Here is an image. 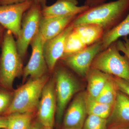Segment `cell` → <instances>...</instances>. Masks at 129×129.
Here are the masks:
<instances>
[{"mask_svg": "<svg viewBox=\"0 0 129 129\" xmlns=\"http://www.w3.org/2000/svg\"><path fill=\"white\" fill-rule=\"evenodd\" d=\"M129 13V0H117L89 8L76 16L72 23L74 26L85 23L97 24L105 34L118 25Z\"/></svg>", "mask_w": 129, "mask_h": 129, "instance_id": "6da1fadb", "label": "cell"}, {"mask_svg": "<svg viewBox=\"0 0 129 129\" xmlns=\"http://www.w3.org/2000/svg\"><path fill=\"white\" fill-rule=\"evenodd\" d=\"M0 58V84L6 89L12 88L15 79L23 75V69L16 41L12 32L5 31Z\"/></svg>", "mask_w": 129, "mask_h": 129, "instance_id": "7a4b0ae2", "label": "cell"}, {"mask_svg": "<svg viewBox=\"0 0 129 129\" xmlns=\"http://www.w3.org/2000/svg\"><path fill=\"white\" fill-rule=\"evenodd\" d=\"M48 78L47 74L39 78H30L16 90L4 115L7 116L13 113L33 112L38 107L42 90Z\"/></svg>", "mask_w": 129, "mask_h": 129, "instance_id": "3957f363", "label": "cell"}, {"mask_svg": "<svg viewBox=\"0 0 129 129\" xmlns=\"http://www.w3.org/2000/svg\"><path fill=\"white\" fill-rule=\"evenodd\" d=\"M91 68L129 82V60L120 54L116 42L97 55Z\"/></svg>", "mask_w": 129, "mask_h": 129, "instance_id": "277c9868", "label": "cell"}, {"mask_svg": "<svg viewBox=\"0 0 129 129\" xmlns=\"http://www.w3.org/2000/svg\"><path fill=\"white\" fill-rule=\"evenodd\" d=\"M54 79L56 98V119L60 124L66 107L72 97L80 89V85L73 75L63 67L56 70Z\"/></svg>", "mask_w": 129, "mask_h": 129, "instance_id": "5b68a950", "label": "cell"}, {"mask_svg": "<svg viewBox=\"0 0 129 129\" xmlns=\"http://www.w3.org/2000/svg\"><path fill=\"white\" fill-rule=\"evenodd\" d=\"M42 9L40 6L33 3L24 14L21 31L16 40L17 49L22 59L26 55L32 39L39 31L40 23L42 18Z\"/></svg>", "mask_w": 129, "mask_h": 129, "instance_id": "8992f818", "label": "cell"}, {"mask_svg": "<svg viewBox=\"0 0 129 129\" xmlns=\"http://www.w3.org/2000/svg\"><path fill=\"white\" fill-rule=\"evenodd\" d=\"M102 51V41L88 46L76 53L63 56L61 58L65 65L82 77H85L93 60Z\"/></svg>", "mask_w": 129, "mask_h": 129, "instance_id": "52a82bcc", "label": "cell"}, {"mask_svg": "<svg viewBox=\"0 0 129 129\" xmlns=\"http://www.w3.org/2000/svg\"><path fill=\"white\" fill-rule=\"evenodd\" d=\"M37 107L38 121L45 128L53 129L56 109L54 79L48 80L44 86Z\"/></svg>", "mask_w": 129, "mask_h": 129, "instance_id": "ba28073f", "label": "cell"}, {"mask_svg": "<svg viewBox=\"0 0 129 129\" xmlns=\"http://www.w3.org/2000/svg\"><path fill=\"white\" fill-rule=\"evenodd\" d=\"M45 42L39 31L30 42L32 55L29 61L23 69V80H26L28 77L39 78L46 74L48 71L43 52Z\"/></svg>", "mask_w": 129, "mask_h": 129, "instance_id": "9c48e42d", "label": "cell"}, {"mask_svg": "<svg viewBox=\"0 0 129 129\" xmlns=\"http://www.w3.org/2000/svg\"><path fill=\"white\" fill-rule=\"evenodd\" d=\"M32 0L13 5L0 6V24L16 37H18L24 14L33 5Z\"/></svg>", "mask_w": 129, "mask_h": 129, "instance_id": "30bf717a", "label": "cell"}, {"mask_svg": "<svg viewBox=\"0 0 129 129\" xmlns=\"http://www.w3.org/2000/svg\"><path fill=\"white\" fill-rule=\"evenodd\" d=\"M86 101V92H80L75 96L63 119L64 129H82L88 115Z\"/></svg>", "mask_w": 129, "mask_h": 129, "instance_id": "8fae6325", "label": "cell"}, {"mask_svg": "<svg viewBox=\"0 0 129 129\" xmlns=\"http://www.w3.org/2000/svg\"><path fill=\"white\" fill-rule=\"evenodd\" d=\"M73 28L74 25L72 23L60 34L44 42L43 52L48 70L50 72L54 70L58 61L63 56L66 38Z\"/></svg>", "mask_w": 129, "mask_h": 129, "instance_id": "7c38bea8", "label": "cell"}, {"mask_svg": "<svg viewBox=\"0 0 129 129\" xmlns=\"http://www.w3.org/2000/svg\"><path fill=\"white\" fill-rule=\"evenodd\" d=\"M108 129L129 127V97L118 90L111 114L107 119Z\"/></svg>", "mask_w": 129, "mask_h": 129, "instance_id": "4fadbf2b", "label": "cell"}, {"mask_svg": "<svg viewBox=\"0 0 129 129\" xmlns=\"http://www.w3.org/2000/svg\"><path fill=\"white\" fill-rule=\"evenodd\" d=\"M77 0H57L50 6H45L42 9V17L78 15L89 8L84 5L79 6Z\"/></svg>", "mask_w": 129, "mask_h": 129, "instance_id": "5bb4252c", "label": "cell"}, {"mask_svg": "<svg viewBox=\"0 0 129 129\" xmlns=\"http://www.w3.org/2000/svg\"><path fill=\"white\" fill-rule=\"evenodd\" d=\"M78 15L42 18L39 32L45 41L60 34L76 18Z\"/></svg>", "mask_w": 129, "mask_h": 129, "instance_id": "9a60e30c", "label": "cell"}, {"mask_svg": "<svg viewBox=\"0 0 129 129\" xmlns=\"http://www.w3.org/2000/svg\"><path fill=\"white\" fill-rule=\"evenodd\" d=\"M111 76L98 70L91 68L86 76L88 82L86 92L87 98L95 99Z\"/></svg>", "mask_w": 129, "mask_h": 129, "instance_id": "2e32d148", "label": "cell"}, {"mask_svg": "<svg viewBox=\"0 0 129 129\" xmlns=\"http://www.w3.org/2000/svg\"><path fill=\"white\" fill-rule=\"evenodd\" d=\"M74 29L87 46L102 41L105 34L101 26L95 24H80L74 26Z\"/></svg>", "mask_w": 129, "mask_h": 129, "instance_id": "e0dca14e", "label": "cell"}, {"mask_svg": "<svg viewBox=\"0 0 129 129\" xmlns=\"http://www.w3.org/2000/svg\"><path fill=\"white\" fill-rule=\"evenodd\" d=\"M129 35V13L118 25L104 34L102 40V50L106 49L121 37Z\"/></svg>", "mask_w": 129, "mask_h": 129, "instance_id": "ac0fdd59", "label": "cell"}, {"mask_svg": "<svg viewBox=\"0 0 129 129\" xmlns=\"http://www.w3.org/2000/svg\"><path fill=\"white\" fill-rule=\"evenodd\" d=\"M7 117V129H31L32 128L33 112L13 113Z\"/></svg>", "mask_w": 129, "mask_h": 129, "instance_id": "d6986e66", "label": "cell"}, {"mask_svg": "<svg viewBox=\"0 0 129 129\" xmlns=\"http://www.w3.org/2000/svg\"><path fill=\"white\" fill-rule=\"evenodd\" d=\"M118 90L113 77L111 76L95 100L99 102L113 106Z\"/></svg>", "mask_w": 129, "mask_h": 129, "instance_id": "ffe728a7", "label": "cell"}, {"mask_svg": "<svg viewBox=\"0 0 129 129\" xmlns=\"http://www.w3.org/2000/svg\"><path fill=\"white\" fill-rule=\"evenodd\" d=\"M87 46L73 28L66 38L63 56L76 53Z\"/></svg>", "mask_w": 129, "mask_h": 129, "instance_id": "44dd1931", "label": "cell"}, {"mask_svg": "<svg viewBox=\"0 0 129 129\" xmlns=\"http://www.w3.org/2000/svg\"><path fill=\"white\" fill-rule=\"evenodd\" d=\"M113 106L97 101L87 97L86 108L88 115H93L107 119L111 114Z\"/></svg>", "mask_w": 129, "mask_h": 129, "instance_id": "7402d4cb", "label": "cell"}, {"mask_svg": "<svg viewBox=\"0 0 129 129\" xmlns=\"http://www.w3.org/2000/svg\"><path fill=\"white\" fill-rule=\"evenodd\" d=\"M82 129H108L107 119L88 115Z\"/></svg>", "mask_w": 129, "mask_h": 129, "instance_id": "603a6c76", "label": "cell"}, {"mask_svg": "<svg viewBox=\"0 0 129 129\" xmlns=\"http://www.w3.org/2000/svg\"><path fill=\"white\" fill-rule=\"evenodd\" d=\"M13 96L10 92L0 89V115L4 114L9 107Z\"/></svg>", "mask_w": 129, "mask_h": 129, "instance_id": "cb8c5ba5", "label": "cell"}, {"mask_svg": "<svg viewBox=\"0 0 129 129\" xmlns=\"http://www.w3.org/2000/svg\"><path fill=\"white\" fill-rule=\"evenodd\" d=\"M123 39L116 41L117 47L119 51L123 53L129 60V38L125 36L123 37Z\"/></svg>", "mask_w": 129, "mask_h": 129, "instance_id": "d4e9b609", "label": "cell"}, {"mask_svg": "<svg viewBox=\"0 0 129 129\" xmlns=\"http://www.w3.org/2000/svg\"><path fill=\"white\" fill-rule=\"evenodd\" d=\"M113 78L118 90L129 96V82L118 77Z\"/></svg>", "mask_w": 129, "mask_h": 129, "instance_id": "484cf974", "label": "cell"}, {"mask_svg": "<svg viewBox=\"0 0 129 129\" xmlns=\"http://www.w3.org/2000/svg\"><path fill=\"white\" fill-rule=\"evenodd\" d=\"M107 0H85L84 5L92 8L106 2Z\"/></svg>", "mask_w": 129, "mask_h": 129, "instance_id": "4316f807", "label": "cell"}, {"mask_svg": "<svg viewBox=\"0 0 129 129\" xmlns=\"http://www.w3.org/2000/svg\"><path fill=\"white\" fill-rule=\"evenodd\" d=\"M29 1L31 0H0V6L18 4Z\"/></svg>", "mask_w": 129, "mask_h": 129, "instance_id": "83f0119b", "label": "cell"}, {"mask_svg": "<svg viewBox=\"0 0 129 129\" xmlns=\"http://www.w3.org/2000/svg\"><path fill=\"white\" fill-rule=\"evenodd\" d=\"M7 117H0V129H7Z\"/></svg>", "mask_w": 129, "mask_h": 129, "instance_id": "f1b7e54d", "label": "cell"}, {"mask_svg": "<svg viewBox=\"0 0 129 129\" xmlns=\"http://www.w3.org/2000/svg\"><path fill=\"white\" fill-rule=\"evenodd\" d=\"M34 4L39 5L43 8L46 6V0H32Z\"/></svg>", "mask_w": 129, "mask_h": 129, "instance_id": "f546056e", "label": "cell"}, {"mask_svg": "<svg viewBox=\"0 0 129 129\" xmlns=\"http://www.w3.org/2000/svg\"><path fill=\"white\" fill-rule=\"evenodd\" d=\"M31 129H46V128L43 127L38 121L32 124Z\"/></svg>", "mask_w": 129, "mask_h": 129, "instance_id": "4dcf8cb0", "label": "cell"}, {"mask_svg": "<svg viewBox=\"0 0 129 129\" xmlns=\"http://www.w3.org/2000/svg\"><path fill=\"white\" fill-rule=\"evenodd\" d=\"M5 28L0 24V43L2 42L3 39V36L5 31H4Z\"/></svg>", "mask_w": 129, "mask_h": 129, "instance_id": "1f68e13d", "label": "cell"}, {"mask_svg": "<svg viewBox=\"0 0 129 129\" xmlns=\"http://www.w3.org/2000/svg\"><path fill=\"white\" fill-rule=\"evenodd\" d=\"M112 129H129V127H120V128H115Z\"/></svg>", "mask_w": 129, "mask_h": 129, "instance_id": "d6a6232c", "label": "cell"}, {"mask_svg": "<svg viewBox=\"0 0 129 129\" xmlns=\"http://www.w3.org/2000/svg\"><path fill=\"white\" fill-rule=\"evenodd\" d=\"M46 129H47V128H46Z\"/></svg>", "mask_w": 129, "mask_h": 129, "instance_id": "836d02e7", "label": "cell"}, {"mask_svg": "<svg viewBox=\"0 0 129 129\" xmlns=\"http://www.w3.org/2000/svg\"></svg>", "mask_w": 129, "mask_h": 129, "instance_id": "e575fe53", "label": "cell"}]
</instances>
